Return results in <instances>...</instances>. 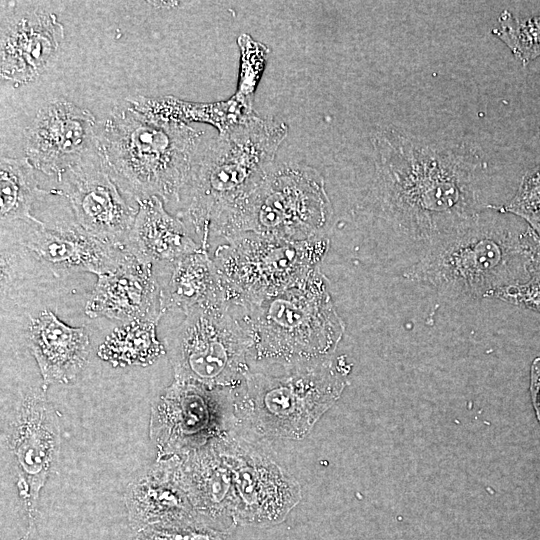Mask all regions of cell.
Instances as JSON below:
<instances>
[{
	"label": "cell",
	"mask_w": 540,
	"mask_h": 540,
	"mask_svg": "<svg viewBox=\"0 0 540 540\" xmlns=\"http://www.w3.org/2000/svg\"><path fill=\"white\" fill-rule=\"evenodd\" d=\"M371 141L372 200L399 239L407 268L493 206L478 149L394 128L376 132Z\"/></svg>",
	"instance_id": "cell-1"
},
{
	"label": "cell",
	"mask_w": 540,
	"mask_h": 540,
	"mask_svg": "<svg viewBox=\"0 0 540 540\" xmlns=\"http://www.w3.org/2000/svg\"><path fill=\"white\" fill-rule=\"evenodd\" d=\"M508 214L488 209L434 246L405 276L448 301L493 299L528 279L540 255V240Z\"/></svg>",
	"instance_id": "cell-2"
},
{
	"label": "cell",
	"mask_w": 540,
	"mask_h": 540,
	"mask_svg": "<svg viewBox=\"0 0 540 540\" xmlns=\"http://www.w3.org/2000/svg\"><path fill=\"white\" fill-rule=\"evenodd\" d=\"M287 125L253 113L203 141L180 196L177 217L190 222L207 249L231 213L274 165Z\"/></svg>",
	"instance_id": "cell-3"
},
{
	"label": "cell",
	"mask_w": 540,
	"mask_h": 540,
	"mask_svg": "<svg viewBox=\"0 0 540 540\" xmlns=\"http://www.w3.org/2000/svg\"><path fill=\"white\" fill-rule=\"evenodd\" d=\"M203 137L202 130L153 117L127 99L99 128L106 166L136 202L156 196L165 203H179Z\"/></svg>",
	"instance_id": "cell-4"
},
{
	"label": "cell",
	"mask_w": 540,
	"mask_h": 540,
	"mask_svg": "<svg viewBox=\"0 0 540 540\" xmlns=\"http://www.w3.org/2000/svg\"><path fill=\"white\" fill-rule=\"evenodd\" d=\"M241 309L253 338L251 352L286 369L329 359L345 330L319 268L294 287Z\"/></svg>",
	"instance_id": "cell-5"
},
{
	"label": "cell",
	"mask_w": 540,
	"mask_h": 540,
	"mask_svg": "<svg viewBox=\"0 0 540 540\" xmlns=\"http://www.w3.org/2000/svg\"><path fill=\"white\" fill-rule=\"evenodd\" d=\"M349 366L331 358L281 376L248 373L233 389L234 418L259 435L299 439L340 397Z\"/></svg>",
	"instance_id": "cell-6"
},
{
	"label": "cell",
	"mask_w": 540,
	"mask_h": 540,
	"mask_svg": "<svg viewBox=\"0 0 540 540\" xmlns=\"http://www.w3.org/2000/svg\"><path fill=\"white\" fill-rule=\"evenodd\" d=\"M332 214L322 175L299 163L273 165L231 213L218 237L255 233L302 241L322 236Z\"/></svg>",
	"instance_id": "cell-7"
},
{
	"label": "cell",
	"mask_w": 540,
	"mask_h": 540,
	"mask_svg": "<svg viewBox=\"0 0 540 540\" xmlns=\"http://www.w3.org/2000/svg\"><path fill=\"white\" fill-rule=\"evenodd\" d=\"M229 302L192 309L165 338L174 380L235 389L249 373L253 338L242 310Z\"/></svg>",
	"instance_id": "cell-8"
},
{
	"label": "cell",
	"mask_w": 540,
	"mask_h": 540,
	"mask_svg": "<svg viewBox=\"0 0 540 540\" xmlns=\"http://www.w3.org/2000/svg\"><path fill=\"white\" fill-rule=\"evenodd\" d=\"M328 248L324 236L294 241L244 233L219 245L213 261L229 302L243 307L302 282L318 268Z\"/></svg>",
	"instance_id": "cell-9"
},
{
	"label": "cell",
	"mask_w": 540,
	"mask_h": 540,
	"mask_svg": "<svg viewBox=\"0 0 540 540\" xmlns=\"http://www.w3.org/2000/svg\"><path fill=\"white\" fill-rule=\"evenodd\" d=\"M234 422L233 389L174 380L151 405L155 460L200 449L231 433Z\"/></svg>",
	"instance_id": "cell-10"
},
{
	"label": "cell",
	"mask_w": 540,
	"mask_h": 540,
	"mask_svg": "<svg viewBox=\"0 0 540 540\" xmlns=\"http://www.w3.org/2000/svg\"><path fill=\"white\" fill-rule=\"evenodd\" d=\"M46 387L20 392L2 423V441L17 467V489L32 528L41 489L57 462L61 430Z\"/></svg>",
	"instance_id": "cell-11"
},
{
	"label": "cell",
	"mask_w": 540,
	"mask_h": 540,
	"mask_svg": "<svg viewBox=\"0 0 540 540\" xmlns=\"http://www.w3.org/2000/svg\"><path fill=\"white\" fill-rule=\"evenodd\" d=\"M58 181L60 187L51 191L67 198L76 222L95 237L123 248L138 203L117 184L101 151L69 169Z\"/></svg>",
	"instance_id": "cell-12"
},
{
	"label": "cell",
	"mask_w": 540,
	"mask_h": 540,
	"mask_svg": "<svg viewBox=\"0 0 540 540\" xmlns=\"http://www.w3.org/2000/svg\"><path fill=\"white\" fill-rule=\"evenodd\" d=\"M222 443L232 473L235 524L270 526L282 522L301 498L297 482L231 433Z\"/></svg>",
	"instance_id": "cell-13"
},
{
	"label": "cell",
	"mask_w": 540,
	"mask_h": 540,
	"mask_svg": "<svg viewBox=\"0 0 540 540\" xmlns=\"http://www.w3.org/2000/svg\"><path fill=\"white\" fill-rule=\"evenodd\" d=\"M24 151L33 167L59 180L90 155L100 151L95 116L65 99L42 106L25 133Z\"/></svg>",
	"instance_id": "cell-14"
},
{
	"label": "cell",
	"mask_w": 540,
	"mask_h": 540,
	"mask_svg": "<svg viewBox=\"0 0 540 540\" xmlns=\"http://www.w3.org/2000/svg\"><path fill=\"white\" fill-rule=\"evenodd\" d=\"M14 223L20 245L60 272L100 276L115 271L130 256L121 246L95 237L76 221L47 224L37 219Z\"/></svg>",
	"instance_id": "cell-15"
},
{
	"label": "cell",
	"mask_w": 540,
	"mask_h": 540,
	"mask_svg": "<svg viewBox=\"0 0 540 540\" xmlns=\"http://www.w3.org/2000/svg\"><path fill=\"white\" fill-rule=\"evenodd\" d=\"M64 39L57 16L41 8L12 11L1 5L0 73L17 84L37 79Z\"/></svg>",
	"instance_id": "cell-16"
},
{
	"label": "cell",
	"mask_w": 540,
	"mask_h": 540,
	"mask_svg": "<svg viewBox=\"0 0 540 540\" xmlns=\"http://www.w3.org/2000/svg\"><path fill=\"white\" fill-rule=\"evenodd\" d=\"M222 439L176 456L175 472L199 517L211 527L228 532L235 524L233 483Z\"/></svg>",
	"instance_id": "cell-17"
},
{
	"label": "cell",
	"mask_w": 540,
	"mask_h": 540,
	"mask_svg": "<svg viewBox=\"0 0 540 540\" xmlns=\"http://www.w3.org/2000/svg\"><path fill=\"white\" fill-rule=\"evenodd\" d=\"M160 291L153 265L130 255L115 271L98 276L85 304V314L125 323L158 322L162 316Z\"/></svg>",
	"instance_id": "cell-18"
},
{
	"label": "cell",
	"mask_w": 540,
	"mask_h": 540,
	"mask_svg": "<svg viewBox=\"0 0 540 540\" xmlns=\"http://www.w3.org/2000/svg\"><path fill=\"white\" fill-rule=\"evenodd\" d=\"M176 456L155 460L127 485L124 502L135 530L155 524L203 521L180 486Z\"/></svg>",
	"instance_id": "cell-19"
},
{
	"label": "cell",
	"mask_w": 540,
	"mask_h": 540,
	"mask_svg": "<svg viewBox=\"0 0 540 540\" xmlns=\"http://www.w3.org/2000/svg\"><path fill=\"white\" fill-rule=\"evenodd\" d=\"M43 386L73 382L87 363L90 342L84 327H72L45 309L33 317L26 332Z\"/></svg>",
	"instance_id": "cell-20"
},
{
	"label": "cell",
	"mask_w": 540,
	"mask_h": 540,
	"mask_svg": "<svg viewBox=\"0 0 540 540\" xmlns=\"http://www.w3.org/2000/svg\"><path fill=\"white\" fill-rule=\"evenodd\" d=\"M137 203L138 211L123 246L131 256L144 263L167 265L201 248L183 221L167 212L162 199L153 196Z\"/></svg>",
	"instance_id": "cell-21"
},
{
	"label": "cell",
	"mask_w": 540,
	"mask_h": 540,
	"mask_svg": "<svg viewBox=\"0 0 540 540\" xmlns=\"http://www.w3.org/2000/svg\"><path fill=\"white\" fill-rule=\"evenodd\" d=\"M169 276L160 285V312L184 315L204 305L229 302L223 281L207 249L185 255L167 264ZM230 303V302H229Z\"/></svg>",
	"instance_id": "cell-22"
},
{
	"label": "cell",
	"mask_w": 540,
	"mask_h": 540,
	"mask_svg": "<svg viewBox=\"0 0 540 540\" xmlns=\"http://www.w3.org/2000/svg\"><path fill=\"white\" fill-rule=\"evenodd\" d=\"M51 191L38 186L35 168L26 157L0 160L1 226L14 222L36 221L33 206Z\"/></svg>",
	"instance_id": "cell-23"
},
{
	"label": "cell",
	"mask_w": 540,
	"mask_h": 540,
	"mask_svg": "<svg viewBox=\"0 0 540 540\" xmlns=\"http://www.w3.org/2000/svg\"><path fill=\"white\" fill-rule=\"evenodd\" d=\"M157 324L136 320L114 329L99 345L98 357L113 367L152 365L166 354L156 335Z\"/></svg>",
	"instance_id": "cell-24"
},
{
	"label": "cell",
	"mask_w": 540,
	"mask_h": 540,
	"mask_svg": "<svg viewBox=\"0 0 540 540\" xmlns=\"http://www.w3.org/2000/svg\"><path fill=\"white\" fill-rule=\"evenodd\" d=\"M497 21L492 34L506 45L523 66L540 57V15L520 18L504 10Z\"/></svg>",
	"instance_id": "cell-25"
},
{
	"label": "cell",
	"mask_w": 540,
	"mask_h": 540,
	"mask_svg": "<svg viewBox=\"0 0 540 540\" xmlns=\"http://www.w3.org/2000/svg\"><path fill=\"white\" fill-rule=\"evenodd\" d=\"M129 540H230L227 531L204 521L179 524H155L135 530Z\"/></svg>",
	"instance_id": "cell-26"
},
{
	"label": "cell",
	"mask_w": 540,
	"mask_h": 540,
	"mask_svg": "<svg viewBox=\"0 0 540 540\" xmlns=\"http://www.w3.org/2000/svg\"><path fill=\"white\" fill-rule=\"evenodd\" d=\"M501 213L513 215L527 224L540 216V164L528 170L522 177L513 197L500 206L493 205Z\"/></svg>",
	"instance_id": "cell-27"
},
{
	"label": "cell",
	"mask_w": 540,
	"mask_h": 540,
	"mask_svg": "<svg viewBox=\"0 0 540 540\" xmlns=\"http://www.w3.org/2000/svg\"><path fill=\"white\" fill-rule=\"evenodd\" d=\"M493 299L540 313V257L526 281L498 291Z\"/></svg>",
	"instance_id": "cell-28"
},
{
	"label": "cell",
	"mask_w": 540,
	"mask_h": 540,
	"mask_svg": "<svg viewBox=\"0 0 540 540\" xmlns=\"http://www.w3.org/2000/svg\"><path fill=\"white\" fill-rule=\"evenodd\" d=\"M530 394L536 417L540 423V357L534 359L531 365Z\"/></svg>",
	"instance_id": "cell-29"
},
{
	"label": "cell",
	"mask_w": 540,
	"mask_h": 540,
	"mask_svg": "<svg viewBox=\"0 0 540 540\" xmlns=\"http://www.w3.org/2000/svg\"><path fill=\"white\" fill-rule=\"evenodd\" d=\"M540 240V216L528 224Z\"/></svg>",
	"instance_id": "cell-30"
}]
</instances>
